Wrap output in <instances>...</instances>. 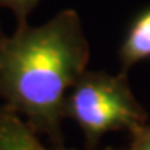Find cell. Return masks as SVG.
Returning <instances> with one entry per match:
<instances>
[{"label":"cell","instance_id":"3","mask_svg":"<svg viewBox=\"0 0 150 150\" xmlns=\"http://www.w3.org/2000/svg\"><path fill=\"white\" fill-rule=\"evenodd\" d=\"M0 150H68L61 146H46L38 134L20 115L0 106Z\"/></svg>","mask_w":150,"mask_h":150},{"label":"cell","instance_id":"6","mask_svg":"<svg viewBox=\"0 0 150 150\" xmlns=\"http://www.w3.org/2000/svg\"><path fill=\"white\" fill-rule=\"evenodd\" d=\"M135 139L128 150H150V128H139L134 132Z\"/></svg>","mask_w":150,"mask_h":150},{"label":"cell","instance_id":"5","mask_svg":"<svg viewBox=\"0 0 150 150\" xmlns=\"http://www.w3.org/2000/svg\"><path fill=\"white\" fill-rule=\"evenodd\" d=\"M42 0H0V8L11 11L17 20V25L28 24V18Z\"/></svg>","mask_w":150,"mask_h":150},{"label":"cell","instance_id":"2","mask_svg":"<svg viewBox=\"0 0 150 150\" xmlns=\"http://www.w3.org/2000/svg\"><path fill=\"white\" fill-rule=\"evenodd\" d=\"M64 115L79 127L91 149L107 132L124 128L135 132L146 121L124 75L88 70L68 92Z\"/></svg>","mask_w":150,"mask_h":150},{"label":"cell","instance_id":"4","mask_svg":"<svg viewBox=\"0 0 150 150\" xmlns=\"http://www.w3.org/2000/svg\"><path fill=\"white\" fill-rule=\"evenodd\" d=\"M147 59H150V7L131 22L120 47V60L125 68Z\"/></svg>","mask_w":150,"mask_h":150},{"label":"cell","instance_id":"1","mask_svg":"<svg viewBox=\"0 0 150 150\" xmlns=\"http://www.w3.org/2000/svg\"><path fill=\"white\" fill-rule=\"evenodd\" d=\"M91 47L79 14L59 11L32 27L17 25L0 46V99L38 135L61 146L65 99L88 68Z\"/></svg>","mask_w":150,"mask_h":150},{"label":"cell","instance_id":"7","mask_svg":"<svg viewBox=\"0 0 150 150\" xmlns=\"http://www.w3.org/2000/svg\"><path fill=\"white\" fill-rule=\"evenodd\" d=\"M6 36H7V33L3 31V28H1V25H0V46H1V43H3V40H4Z\"/></svg>","mask_w":150,"mask_h":150}]
</instances>
